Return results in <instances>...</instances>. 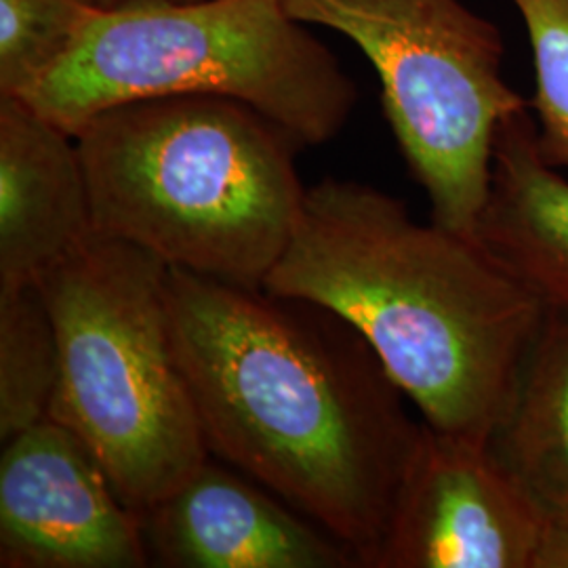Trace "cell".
Returning a JSON list of instances; mask_svg holds the SVG:
<instances>
[{"label":"cell","instance_id":"cell-1","mask_svg":"<svg viewBox=\"0 0 568 568\" xmlns=\"http://www.w3.org/2000/svg\"><path fill=\"white\" fill-rule=\"evenodd\" d=\"M171 342L209 455L375 568L426 422L365 337L314 302L169 267Z\"/></svg>","mask_w":568,"mask_h":568},{"label":"cell","instance_id":"cell-2","mask_svg":"<svg viewBox=\"0 0 568 568\" xmlns=\"http://www.w3.org/2000/svg\"><path fill=\"white\" fill-rule=\"evenodd\" d=\"M265 291L323 305L375 349L427 426L487 443L548 305L485 244L326 178Z\"/></svg>","mask_w":568,"mask_h":568},{"label":"cell","instance_id":"cell-3","mask_svg":"<svg viewBox=\"0 0 568 568\" xmlns=\"http://www.w3.org/2000/svg\"><path fill=\"white\" fill-rule=\"evenodd\" d=\"M74 138L95 234L264 288L307 190L291 131L239 100L166 95L112 105Z\"/></svg>","mask_w":568,"mask_h":568},{"label":"cell","instance_id":"cell-4","mask_svg":"<svg viewBox=\"0 0 568 568\" xmlns=\"http://www.w3.org/2000/svg\"><path fill=\"white\" fill-rule=\"evenodd\" d=\"M217 95L248 103L304 145L342 133L358 100L339 60L283 0H124L20 98L77 135L119 103Z\"/></svg>","mask_w":568,"mask_h":568},{"label":"cell","instance_id":"cell-5","mask_svg":"<svg viewBox=\"0 0 568 568\" xmlns=\"http://www.w3.org/2000/svg\"><path fill=\"white\" fill-rule=\"evenodd\" d=\"M39 286L60 345L49 417L91 448L142 516L211 457L171 342L169 265L93 234Z\"/></svg>","mask_w":568,"mask_h":568},{"label":"cell","instance_id":"cell-6","mask_svg":"<svg viewBox=\"0 0 568 568\" xmlns=\"http://www.w3.org/2000/svg\"><path fill=\"white\" fill-rule=\"evenodd\" d=\"M291 18L354 42L432 222L476 239L499 124L528 108L504 77L506 44L462 0H283Z\"/></svg>","mask_w":568,"mask_h":568},{"label":"cell","instance_id":"cell-7","mask_svg":"<svg viewBox=\"0 0 568 568\" xmlns=\"http://www.w3.org/2000/svg\"><path fill=\"white\" fill-rule=\"evenodd\" d=\"M148 565L142 516L70 427L47 417L2 443L0 567Z\"/></svg>","mask_w":568,"mask_h":568},{"label":"cell","instance_id":"cell-8","mask_svg":"<svg viewBox=\"0 0 568 568\" xmlns=\"http://www.w3.org/2000/svg\"><path fill=\"white\" fill-rule=\"evenodd\" d=\"M544 527L487 443L426 424L375 568H535Z\"/></svg>","mask_w":568,"mask_h":568},{"label":"cell","instance_id":"cell-9","mask_svg":"<svg viewBox=\"0 0 568 568\" xmlns=\"http://www.w3.org/2000/svg\"><path fill=\"white\" fill-rule=\"evenodd\" d=\"M150 562L169 568H361L328 530L211 457L142 514Z\"/></svg>","mask_w":568,"mask_h":568},{"label":"cell","instance_id":"cell-10","mask_svg":"<svg viewBox=\"0 0 568 568\" xmlns=\"http://www.w3.org/2000/svg\"><path fill=\"white\" fill-rule=\"evenodd\" d=\"M93 234L77 138L0 95V288L39 283Z\"/></svg>","mask_w":568,"mask_h":568},{"label":"cell","instance_id":"cell-11","mask_svg":"<svg viewBox=\"0 0 568 568\" xmlns=\"http://www.w3.org/2000/svg\"><path fill=\"white\" fill-rule=\"evenodd\" d=\"M476 239L548 307H568V180L544 159L528 108L497 129Z\"/></svg>","mask_w":568,"mask_h":568},{"label":"cell","instance_id":"cell-12","mask_svg":"<svg viewBox=\"0 0 568 568\" xmlns=\"http://www.w3.org/2000/svg\"><path fill=\"white\" fill-rule=\"evenodd\" d=\"M546 520H568V307H548L487 440Z\"/></svg>","mask_w":568,"mask_h":568},{"label":"cell","instance_id":"cell-13","mask_svg":"<svg viewBox=\"0 0 568 568\" xmlns=\"http://www.w3.org/2000/svg\"><path fill=\"white\" fill-rule=\"evenodd\" d=\"M60 345L39 283L0 288V440L51 415Z\"/></svg>","mask_w":568,"mask_h":568},{"label":"cell","instance_id":"cell-14","mask_svg":"<svg viewBox=\"0 0 568 568\" xmlns=\"http://www.w3.org/2000/svg\"><path fill=\"white\" fill-rule=\"evenodd\" d=\"M91 0H0V95L26 98L81 42Z\"/></svg>","mask_w":568,"mask_h":568},{"label":"cell","instance_id":"cell-15","mask_svg":"<svg viewBox=\"0 0 568 568\" xmlns=\"http://www.w3.org/2000/svg\"><path fill=\"white\" fill-rule=\"evenodd\" d=\"M527 26L535 60L539 148L556 169H568V0H511Z\"/></svg>","mask_w":568,"mask_h":568},{"label":"cell","instance_id":"cell-16","mask_svg":"<svg viewBox=\"0 0 568 568\" xmlns=\"http://www.w3.org/2000/svg\"><path fill=\"white\" fill-rule=\"evenodd\" d=\"M535 568H568V520H546Z\"/></svg>","mask_w":568,"mask_h":568},{"label":"cell","instance_id":"cell-17","mask_svg":"<svg viewBox=\"0 0 568 568\" xmlns=\"http://www.w3.org/2000/svg\"><path fill=\"white\" fill-rule=\"evenodd\" d=\"M91 2H95L98 7H103V9H108V7H114V4H119V2H124V0H91Z\"/></svg>","mask_w":568,"mask_h":568}]
</instances>
